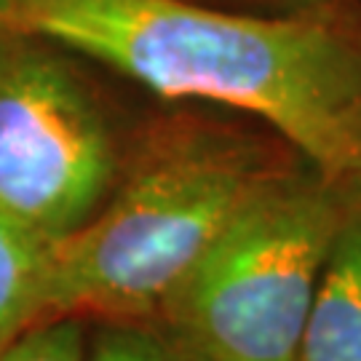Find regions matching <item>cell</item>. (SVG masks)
Segmentation results:
<instances>
[{
	"label": "cell",
	"mask_w": 361,
	"mask_h": 361,
	"mask_svg": "<svg viewBox=\"0 0 361 361\" xmlns=\"http://www.w3.org/2000/svg\"><path fill=\"white\" fill-rule=\"evenodd\" d=\"M295 361H361V177L350 182Z\"/></svg>",
	"instance_id": "5"
},
{
	"label": "cell",
	"mask_w": 361,
	"mask_h": 361,
	"mask_svg": "<svg viewBox=\"0 0 361 361\" xmlns=\"http://www.w3.org/2000/svg\"><path fill=\"white\" fill-rule=\"evenodd\" d=\"M91 361H190L153 324L102 322Z\"/></svg>",
	"instance_id": "8"
},
{
	"label": "cell",
	"mask_w": 361,
	"mask_h": 361,
	"mask_svg": "<svg viewBox=\"0 0 361 361\" xmlns=\"http://www.w3.org/2000/svg\"><path fill=\"white\" fill-rule=\"evenodd\" d=\"M353 27H356V43H359V54H361V6L356 11V19H353Z\"/></svg>",
	"instance_id": "10"
},
{
	"label": "cell",
	"mask_w": 361,
	"mask_h": 361,
	"mask_svg": "<svg viewBox=\"0 0 361 361\" xmlns=\"http://www.w3.org/2000/svg\"><path fill=\"white\" fill-rule=\"evenodd\" d=\"M86 319L49 316L0 348V361H86Z\"/></svg>",
	"instance_id": "7"
},
{
	"label": "cell",
	"mask_w": 361,
	"mask_h": 361,
	"mask_svg": "<svg viewBox=\"0 0 361 361\" xmlns=\"http://www.w3.org/2000/svg\"><path fill=\"white\" fill-rule=\"evenodd\" d=\"M222 11L265 16V19H308V16H335L348 11L361 0H193Z\"/></svg>",
	"instance_id": "9"
},
{
	"label": "cell",
	"mask_w": 361,
	"mask_h": 361,
	"mask_svg": "<svg viewBox=\"0 0 361 361\" xmlns=\"http://www.w3.org/2000/svg\"><path fill=\"white\" fill-rule=\"evenodd\" d=\"M265 19L193 0H0V30L51 40L161 102H207L276 129L319 169L361 177L356 11Z\"/></svg>",
	"instance_id": "1"
},
{
	"label": "cell",
	"mask_w": 361,
	"mask_h": 361,
	"mask_svg": "<svg viewBox=\"0 0 361 361\" xmlns=\"http://www.w3.org/2000/svg\"><path fill=\"white\" fill-rule=\"evenodd\" d=\"M350 182L297 161L246 201L153 324L190 361H295Z\"/></svg>",
	"instance_id": "3"
},
{
	"label": "cell",
	"mask_w": 361,
	"mask_h": 361,
	"mask_svg": "<svg viewBox=\"0 0 361 361\" xmlns=\"http://www.w3.org/2000/svg\"><path fill=\"white\" fill-rule=\"evenodd\" d=\"M131 131L89 59L3 30L0 219L51 244L80 231L113 193Z\"/></svg>",
	"instance_id": "4"
},
{
	"label": "cell",
	"mask_w": 361,
	"mask_h": 361,
	"mask_svg": "<svg viewBox=\"0 0 361 361\" xmlns=\"http://www.w3.org/2000/svg\"><path fill=\"white\" fill-rule=\"evenodd\" d=\"M0 43H3V30H0Z\"/></svg>",
	"instance_id": "11"
},
{
	"label": "cell",
	"mask_w": 361,
	"mask_h": 361,
	"mask_svg": "<svg viewBox=\"0 0 361 361\" xmlns=\"http://www.w3.org/2000/svg\"><path fill=\"white\" fill-rule=\"evenodd\" d=\"M302 158L246 113L164 102L134 123L102 209L54 244L40 319L153 324L246 201Z\"/></svg>",
	"instance_id": "2"
},
{
	"label": "cell",
	"mask_w": 361,
	"mask_h": 361,
	"mask_svg": "<svg viewBox=\"0 0 361 361\" xmlns=\"http://www.w3.org/2000/svg\"><path fill=\"white\" fill-rule=\"evenodd\" d=\"M51 241L0 219V348L43 316Z\"/></svg>",
	"instance_id": "6"
}]
</instances>
